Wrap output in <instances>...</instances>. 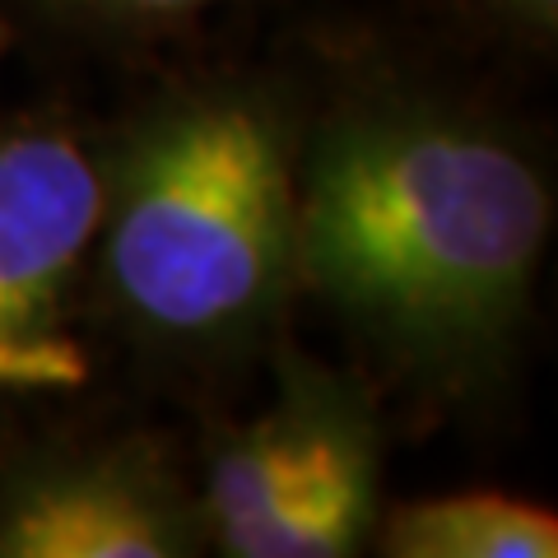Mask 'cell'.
<instances>
[{
	"label": "cell",
	"instance_id": "obj_2",
	"mask_svg": "<svg viewBox=\"0 0 558 558\" xmlns=\"http://www.w3.org/2000/svg\"><path fill=\"white\" fill-rule=\"evenodd\" d=\"M293 84L209 70L154 94L102 168V293L149 354L219 368L270 349L299 289Z\"/></svg>",
	"mask_w": 558,
	"mask_h": 558
},
{
	"label": "cell",
	"instance_id": "obj_1",
	"mask_svg": "<svg viewBox=\"0 0 558 558\" xmlns=\"http://www.w3.org/2000/svg\"><path fill=\"white\" fill-rule=\"evenodd\" d=\"M554 178L508 117L442 84L359 70L307 117L299 289L424 400L498 387L531 326Z\"/></svg>",
	"mask_w": 558,
	"mask_h": 558
},
{
	"label": "cell",
	"instance_id": "obj_7",
	"mask_svg": "<svg viewBox=\"0 0 558 558\" xmlns=\"http://www.w3.org/2000/svg\"><path fill=\"white\" fill-rule=\"evenodd\" d=\"M28 20L65 33L80 43L102 47H140L168 43L178 33L196 28L215 10L233 0H14Z\"/></svg>",
	"mask_w": 558,
	"mask_h": 558
},
{
	"label": "cell",
	"instance_id": "obj_3",
	"mask_svg": "<svg viewBox=\"0 0 558 558\" xmlns=\"http://www.w3.org/2000/svg\"><path fill=\"white\" fill-rule=\"evenodd\" d=\"M275 349L279 391L205 442L201 521L229 558H349L381 521L387 428L354 373Z\"/></svg>",
	"mask_w": 558,
	"mask_h": 558
},
{
	"label": "cell",
	"instance_id": "obj_9",
	"mask_svg": "<svg viewBox=\"0 0 558 558\" xmlns=\"http://www.w3.org/2000/svg\"><path fill=\"white\" fill-rule=\"evenodd\" d=\"M10 43H14V28H10V20H5V10H0V57L10 51Z\"/></svg>",
	"mask_w": 558,
	"mask_h": 558
},
{
	"label": "cell",
	"instance_id": "obj_6",
	"mask_svg": "<svg viewBox=\"0 0 558 558\" xmlns=\"http://www.w3.org/2000/svg\"><path fill=\"white\" fill-rule=\"evenodd\" d=\"M373 539L391 558H554L558 517L517 494L465 488L381 512Z\"/></svg>",
	"mask_w": 558,
	"mask_h": 558
},
{
	"label": "cell",
	"instance_id": "obj_5",
	"mask_svg": "<svg viewBox=\"0 0 558 558\" xmlns=\"http://www.w3.org/2000/svg\"><path fill=\"white\" fill-rule=\"evenodd\" d=\"M201 498L145 438L47 442L0 470V558H186Z\"/></svg>",
	"mask_w": 558,
	"mask_h": 558
},
{
	"label": "cell",
	"instance_id": "obj_4",
	"mask_svg": "<svg viewBox=\"0 0 558 558\" xmlns=\"http://www.w3.org/2000/svg\"><path fill=\"white\" fill-rule=\"evenodd\" d=\"M98 219L102 168L65 126L0 140V405L89 387L80 284Z\"/></svg>",
	"mask_w": 558,
	"mask_h": 558
},
{
	"label": "cell",
	"instance_id": "obj_8",
	"mask_svg": "<svg viewBox=\"0 0 558 558\" xmlns=\"http://www.w3.org/2000/svg\"><path fill=\"white\" fill-rule=\"evenodd\" d=\"M465 24L484 28L488 38H502L521 51L549 57L558 38V0H442Z\"/></svg>",
	"mask_w": 558,
	"mask_h": 558
}]
</instances>
